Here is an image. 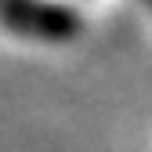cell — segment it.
Instances as JSON below:
<instances>
[{
    "instance_id": "7a4b0ae2",
    "label": "cell",
    "mask_w": 152,
    "mask_h": 152,
    "mask_svg": "<svg viewBox=\"0 0 152 152\" xmlns=\"http://www.w3.org/2000/svg\"><path fill=\"white\" fill-rule=\"evenodd\" d=\"M145 4H148V7H152V0H145Z\"/></svg>"
},
{
    "instance_id": "6da1fadb",
    "label": "cell",
    "mask_w": 152,
    "mask_h": 152,
    "mask_svg": "<svg viewBox=\"0 0 152 152\" xmlns=\"http://www.w3.org/2000/svg\"><path fill=\"white\" fill-rule=\"evenodd\" d=\"M0 18L7 22V29L51 44L72 40L80 33V15L51 0H0Z\"/></svg>"
}]
</instances>
